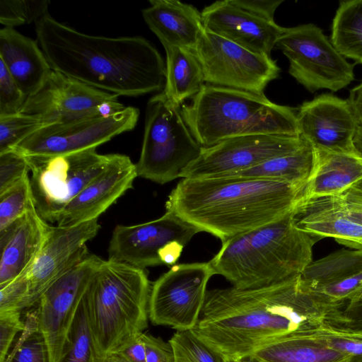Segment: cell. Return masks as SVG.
I'll use <instances>...</instances> for the list:
<instances>
[{
    "mask_svg": "<svg viewBox=\"0 0 362 362\" xmlns=\"http://www.w3.org/2000/svg\"><path fill=\"white\" fill-rule=\"evenodd\" d=\"M334 305L305 288L300 275L269 286L206 292L194 333L226 361L249 358L285 338L322 328Z\"/></svg>",
    "mask_w": 362,
    "mask_h": 362,
    "instance_id": "6da1fadb",
    "label": "cell"
},
{
    "mask_svg": "<svg viewBox=\"0 0 362 362\" xmlns=\"http://www.w3.org/2000/svg\"><path fill=\"white\" fill-rule=\"evenodd\" d=\"M35 25L37 43L53 70L117 95L163 90L165 63L144 37L88 35L48 13Z\"/></svg>",
    "mask_w": 362,
    "mask_h": 362,
    "instance_id": "7a4b0ae2",
    "label": "cell"
},
{
    "mask_svg": "<svg viewBox=\"0 0 362 362\" xmlns=\"http://www.w3.org/2000/svg\"><path fill=\"white\" fill-rule=\"evenodd\" d=\"M303 188L250 177L182 178L165 206L223 243L284 218Z\"/></svg>",
    "mask_w": 362,
    "mask_h": 362,
    "instance_id": "3957f363",
    "label": "cell"
},
{
    "mask_svg": "<svg viewBox=\"0 0 362 362\" xmlns=\"http://www.w3.org/2000/svg\"><path fill=\"white\" fill-rule=\"evenodd\" d=\"M294 223L293 210L284 218L222 243L209 261L215 274L238 289H254L298 276L313 261L319 240Z\"/></svg>",
    "mask_w": 362,
    "mask_h": 362,
    "instance_id": "277c9868",
    "label": "cell"
},
{
    "mask_svg": "<svg viewBox=\"0 0 362 362\" xmlns=\"http://www.w3.org/2000/svg\"><path fill=\"white\" fill-rule=\"evenodd\" d=\"M151 286L145 269L103 260L82 298L100 362L148 327Z\"/></svg>",
    "mask_w": 362,
    "mask_h": 362,
    "instance_id": "5b68a950",
    "label": "cell"
},
{
    "mask_svg": "<svg viewBox=\"0 0 362 362\" xmlns=\"http://www.w3.org/2000/svg\"><path fill=\"white\" fill-rule=\"evenodd\" d=\"M181 111L202 147L245 135H300L297 109L276 104L264 94L205 83Z\"/></svg>",
    "mask_w": 362,
    "mask_h": 362,
    "instance_id": "8992f818",
    "label": "cell"
},
{
    "mask_svg": "<svg viewBox=\"0 0 362 362\" xmlns=\"http://www.w3.org/2000/svg\"><path fill=\"white\" fill-rule=\"evenodd\" d=\"M202 146L183 119L181 106L162 90L147 103L138 177L164 185L177 177L200 154Z\"/></svg>",
    "mask_w": 362,
    "mask_h": 362,
    "instance_id": "52a82bcc",
    "label": "cell"
},
{
    "mask_svg": "<svg viewBox=\"0 0 362 362\" xmlns=\"http://www.w3.org/2000/svg\"><path fill=\"white\" fill-rule=\"evenodd\" d=\"M112 154L96 149L54 156H26L35 208L57 223L65 206L108 165Z\"/></svg>",
    "mask_w": 362,
    "mask_h": 362,
    "instance_id": "ba28073f",
    "label": "cell"
},
{
    "mask_svg": "<svg viewBox=\"0 0 362 362\" xmlns=\"http://www.w3.org/2000/svg\"><path fill=\"white\" fill-rule=\"evenodd\" d=\"M275 48L288 59L289 74L311 93L337 91L354 79L355 64L348 62L313 23L284 28Z\"/></svg>",
    "mask_w": 362,
    "mask_h": 362,
    "instance_id": "9c48e42d",
    "label": "cell"
},
{
    "mask_svg": "<svg viewBox=\"0 0 362 362\" xmlns=\"http://www.w3.org/2000/svg\"><path fill=\"white\" fill-rule=\"evenodd\" d=\"M199 230L172 211L158 219L132 226L117 225L108 246V259L145 269L173 266Z\"/></svg>",
    "mask_w": 362,
    "mask_h": 362,
    "instance_id": "30bf717a",
    "label": "cell"
},
{
    "mask_svg": "<svg viewBox=\"0 0 362 362\" xmlns=\"http://www.w3.org/2000/svg\"><path fill=\"white\" fill-rule=\"evenodd\" d=\"M215 275L209 262L172 266L151 286L148 318L176 331L193 329L201 315L207 284Z\"/></svg>",
    "mask_w": 362,
    "mask_h": 362,
    "instance_id": "8fae6325",
    "label": "cell"
},
{
    "mask_svg": "<svg viewBox=\"0 0 362 362\" xmlns=\"http://www.w3.org/2000/svg\"><path fill=\"white\" fill-rule=\"evenodd\" d=\"M194 51L202 64L205 83L210 85L264 94L267 86L281 71L271 57L206 30Z\"/></svg>",
    "mask_w": 362,
    "mask_h": 362,
    "instance_id": "7c38bea8",
    "label": "cell"
},
{
    "mask_svg": "<svg viewBox=\"0 0 362 362\" xmlns=\"http://www.w3.org/2000/svg\"><path fill=\"white\" fill-rule=\"evenodd\" d=\"M139 111L125 107L110 116H95L46 125L21 142L14 150L25 156H54L96 148L133 129Z\"/></svg>",
    "mask_w": 362,
    "mask_h": 362,
    "instance_id": "4fadbf2b",
    "label": "cell"
},
{
    "mask_svg": "<svg viewBox=\"0 0 362 362\" xmlns=\"http://www.w3.org/2000/svg\"><path fill=\"white\" fill-rule=\"evenodd\" d=\"M103 259L88 253L54 280L35 305L50 362H58L69 343L73 322L88 284Z\"/></svg>",
    "mask_w": 362,
    "mask_h": 362,
    "instance_id": "5bb4252c",
    "label": "cell"
},
{
    "mask_svg": "<svg viewBox=\"0 0 362 362\" xmlns=\"http://www.w3.org/2000/svg\"><path fill=\"white\" fill-rule=\"evenodd\" d=\"M309 144L300 136L252 134L232 137L209 147L180 173L181 178L221 177Z\"/></svg>",
    "mask_w": 362,
    "mask_h": 362,
    "instance_id": "9a60e30c",
    "label": "cell"
},
{
    "mask_svg": "<svg viewBox=\"0 0 362 362\" xmlns=\"http://www.w3.org/2000/svg\"><path fill=\"white\" fill-rule=\"evenodd\" d=\"M118 96L52 70L42 88L27 98L21 112L39 117L45 125L110 116Z\"/></svg>",
    "mask_w": 362,
    "mask_h": 362,
    "instance_id": "2e32d148",
    "label": "cell"
},
{
    "mask_svg": "<svg viewBox=\"0 0 362 362\" xmlns=\"http://www.w3.org/2000/svg\"><path fill=\"white\" fill-rule=\"evenodd\" d=\"M100 229L98 218L74 226H52L40 254L25 273L28 292L20 311L33 307L54 280L89 253L86 244Z\"/></svg>",
    "mask_w": 362,
    "mask_h": 362,
    "instance_id": "e0dca14e",
    "label": "cell"
},
{
    "mask_svg": "<svg viewBox=\"0 0 362 362\" xmlns=\"http://www.w3.org/2000/svg\"><path fill=\"white\" fill-rule=\"evenodd\" d=\"M300 135L312 148L326 150L354 148L358 124L346 100L321 94L297 109Z\"/></svg>",
    "mask_w": 362,
    "mask_h": 362,
    "instance_id": "ac0fdd59",
    "label": "cell"
},
{
    "mask_svg": "<svg viewBox=\"0 0 362 362\" xmlns=\"http://www.w3.org/2000/svg\"><path fill=\"white\" fill-rule=\"evenodd\" d=\"M136 164L126 155L112 153L107 167L63 209L57 226H70L99 218L137 177Z\"/></svg>",
    "mask_w": 362,
    "mask_h": 362,
    "instance_id": "d6986e66",
    "label": "cell"
},
{
    "mask_svg": "<svg viewBox=\"0 0 362 362\" xmlns=\"http://www.w3.org/2000/svg\"><path fill=\"white\" fill-rule=\"evenodd\" d=\"M202 17L206 31L228 40L250 51L271 57L284 28L259 18L233 5L230 0L205 6Z\"/></svg>",
    "mask_w": 362,
    "mask_h": 362,
    "instance_id": "ffe728a7",
    "label": "cell"
},
{
    "mask_svg": "<svg viewBox=\"0 0 362 362\" xmlns=\"http://www.w3.org/2000/svg\"><path fill=\"white\" fill-rule=\"evenodd\" d=\"M52 226L40 215L34 204L0 231V287L29 270Z\"/></svg>",
    "mask_w": 362,
    "mask_h": 362,
    "instance_id": "44dd1931",
    "label": "cell"
},
{
    "mask_svg": "<svg viewBox=\"0 0 362 362\" xmlns=\"http://www.w3.org/2000/svg\"><path fill=\"white\" fill-rule=\"evenodd\" d=\"M312 148L311 170L296 205L339 196L362 181V156L354 148Z\"/></svg>",
    "mask_w": 362,
    "mask_h": 362,
    "instance_id": "7402d4cb",
    "label": "cell"
},
{
    "mask_svg": "<svg viewBox=\"0 0 362 362\" xmlns=\"http://www.w3.org/2000/svg\"><path fill=\"white\" fill-rule=\"evenodd\" d=\"M0 61L27 98L42 88L53 70L37 41L12 28L0 30Z\"/></svg>",
    "mask_w": 362,
    "mask_h": 362,
    "instance_id": "603a6c76",
    "label": "cell"
},
{
    "mask_svg": "<svg viewBox=\"0 0 362 362\" xmlns=\"http://www.w3.org/2000/svg\"><path fill=\"white\" fill-rule=\"evenodd\" d=\"M143 18L163 46L194 50L205 31L202 13L192 4L176 0H151Z\"/></svg>",
    "mask_w": 362,
    "mask_h": 362,
    "instance_id": "cb8c5ba5",
    "label": "cell"
},
{
    "mask_svg": "<svg viewBox=\"0 0 362 362\" xmlns=\"http://www.w3.org/2000/svg\"><path fill=\"white\" fill-rule=\"evenodd\" d=\"M293 218L298 229L312 236L332 238L353 249H362V225L346 214L337 197L295 205Z\"/></svg>",
    "mask_w": 362,
    "mask_h": 362,
    "instance_id": "d4e9b609",
    "label": "cell"
},
{
    "mask_svg": "<svg viewBox=\"0 0 362 362\" xmlns=\"http://www.w3.org/2000/svg\"><path fill=\"white\" fill-rule=\"evenodd\" d=\"M351 356L331 346L319 330L272 342L249 358L255 362H347Z\"/></svg>",
    "mask_w": 362,
    "mask_h": 362,
    "instance_id": "484cf974",
    "label": "cell"
},
{
    "mask_svg": "<svg viewBox=\"0 0 362 362\" xmlns=\"http://www.w3.org/2000/svg\"><path fill=\"white\" fill-rule=\"evenodd\" d=\"M165 83L167 97L182 106L188 98L197 95L205 84L202 64L191 49L165 45Z\"/></svg>",
    "mask_w": 362,
    "mask_h": 362,
    "instance_id": "4316f807",
    "label": "cell"
},
{
    "mask_svg": "<svg viewBox=\"0 0 362 362\" xmlns=\"http://www.w3.org/2000/svg\"><path fill=\"white\" fill-rule=\"evenodd\" d=\"M312 163L313 148L308 144L293 153L267 160L248 169L223 177L278 181L304 187L311 170Z\"/></svg>",
    "mask_w": 362,
    "mask_h": 362,
    "instance_id": "83f0119b",
    "label": "cell"
},
{
    "mask_svg": "<svg viewBox=\"0 0 362 362\" xmlns=\"http://www.w3.org/2000/svg\"><path fill=\"white\" fill-rule=\"evenodd\" d=\"M362 272V249L342 248L312 261L300 274L303 286L313 290Z\"/></svg>",
    "mask_w": 362,
    "mask_h": 362,
    "instance_id": "f1b7e54d",
    "label": "cell"
},
{
    "mask_svg": "<svg viewBox=\"0 0 362 362\" xmlns=\"http://www.w3.org/2000/svg\"><path fill=\"white\" fill-rule=\"evenodd\" d=\"M330 41L344 58L362 64V0L339 3L332 21Z\"/></svg>",
    "mask_w": 362,
    "mask_h": 362,
    "instance_id": "f546056e",
    "label": "cell"
},
{
    "mask_svg": "<svg viewBox=\"0 0 362 362\" xmlns=\"http://www.w3.org/2000/svg\"><path fill=\"white\" fill-rule=\"evenodd\" d=\"M25 328L4 362H50L45 339L39 330L35 310L29 312Z\"/></svg>",
    "mask_w": 362,
    "mask_h": 362,
    "instance_id": "4dcf8cb0",
    "label": "cell"
},
{
    "mask_svg": "<svg viewBox=\"0 0 362 362\" xmlns=\"http://www.w3.org/2000/svg\"><path fill=\"white\" fill-rule=\"evenodd\" d=\"M58 362H100L96 356L82 299L73 322L69 343Z\"/></svg>",
    "mask_w": 362,
    "mask_h": 362,
    "instance_id": "1f68e13d",
    "label": "cell"
},
{
    "mask_svg": "<svg viewBox=\"0 0 362 362\" xmlns=\"http://www.w3.org/2000/svg\"><path fill=\"white\" fill-rule=\"evenodd\" d=\"M320 330L362 334V286L349 298L329 311Z\"/></svg>",
    "mask_w": 362,
    "mask_h": 362,
    "instance_id": "d6a6232c",
    "label": "cell"
},
{
    "mask_svg": "<svg viewBox=\"0 0 362 362\" xmlns=\"http://www.w3.org/2000/svg\"><path fill=\"white\" fill-rule=\"evenodd\" d=\"M175 362H228L191 330L176 331L168 341Z\"/></svg>",
    "mask_w": 362,
    "mask_h": 362,
    "instance_id": "836d02e7",
    "label": "cell"
},
{
    "mask_svg": "<svg viewBox=\"0 0 362 362\" xmlns=\"http://www.w3.org/2000/svg\"><path fill=\"white\" fill-rule=\"evenodd\" d=\"M30 175L0 194V231L34 205Z\"/></svg>",
    "mask_w": 362,
    "mask_h": 362,
    "instance_id": "e575fe53",
    "label": "cell"
},
{
    "mask_svg": "<svg viewBox=\"0 0 362 362\" xmlns=\"http://www.w3.org/2000/svg\"><path fill=\"white\" fill-rule=\"evenodd\" d=\"M45 126L39 117L23 112L0 117V153L15 148Z\"/></svg>",
    "mask_w": 362,
    "mask_h": 362,
    "instance_id": "d590c367",
    "label": "cell"
},
{
    "mask_svg": "<svg viewBox=\"0 0 362 362\" xmlns=\"http://www.w3.org/2000/svg\"><path fill=\"white\" fill-rule=\"evenodd\" d=\"M49 1L1 0L0 23L6 28L36 23L47 13Z\"/></svg>",
    "mask_w": 362,
    "mask_h": 362,
    "instance_id": "8d00e7d4",
    "label": "cell"
},
{
    "mask_svg": "<svg viewBox=\"0 0 362 362\" xmlns=\"http://www.w3.org/2000/svg\"><path fill=\"white\" fill-rule=\"evenodd\" d=\"M30 173L25 156L12 149L0 153V194L15 185Z\"/></svg>",
    "mask_w": 362,
    "mask_h": 362,
    "instance_id": "74e56055",
    "label": "cell"
},
{
    "mask_svg": "<svg viewBox=\"0 0 362 362\" xmlns=\"http://www.w3.org/2000/svg\"><path fill=\"white\" fill-rule=\"evenodd\" d=\"M27 97L0 61V117L21 112Z\"/></svg>",
    "mask_w": 362,
    "mask_h": 362,
    "instance_id": "f35d334b",
    "label": "cell"
},
{
    "mask_svg": "<svg viewBox=\"0 0 362 362\" xmlns=\"http://www.w3.org/2000/svg\"><path fill=\"white\" fill-rule=\"evenodd\" d=\"M21 315L17 310L0 312V362H4L16 335L25 328Z\"/></svg>",
    "mask_w": 362,
    "mask_h": 362,
    "instance_id": "ab89813d",
    "label": "cell"
},
{
    "mask_svg": "<svg viewBox=\"0 0 362 362\" xmlns=\"http://www.w3.org/2000/svg\"><path fill=\"white\" fill-rule=\"evenodd\" d=\"M361 286L362 272L338 282L310 291L317 293L335 306L349 298Z\"/></svg>",
    "mask_w": 362,
    "mask_h": 362,
    "instance_id": "60d3db41",
    "label": "cell"
},
{
    "mask_svg": "<svg viewBox=\"0 0 362 362\" xmlns=\"http://www.w3.org/2000/svg\"><path fill=\"white\" fill-rule=\"evenodd\" d=\"M28 292V280L23 274L0 287V312L19 310Z\"/></svg>",
    "mask_w": 362,
    "mask_h": 362,
    "instance_id": "b9f144b4",
    "label": "cell"
},
{
    "mask_svg": "<svg viewBox=\"0 0 362 362\" xmlns=\"http://www.w3.org/2000/svg\"><path fill=\"white\" fill-rule=\"evenodd\" d=\"M141 337L145 344L146 362H175L173 350L169 341L144 332Z\"/></svg>",
    "mask_w": 362,
    "mask_h": 362,
    "instance_id": "7bdbcfd3",
    "label": "cell"
},
{
    "mask_svg": "<svg viewBox=\"0 0 362 362\" xmlns=\"http://www.w3.org/2000/svg\"><path fill=\"white\" fill-rule=\"evenodd\" d=\"M233 5L265 21H274V13L283 0H230Z\"/></svg>",
    "mask_w": 362,
    "mask_h": 362,
    "instance_id": "ee69618b",
    "label": "cell"
},
{
    "mask_svg": "<svg viewBox=\"0 0 362 362\" xmlns=\"http://www.w3.org/2000/svg\"><path fill=\"white\" fill-rule=\"evenodd\" d=\"M337 198L346 214L362 225V181Z\"/></svg>",
    "mask_w": 362,
    "mask_h": 362,
    "instance_id": "f6af8a7d",
    "label": "cell"
},
{
    "mask_svg": "<svg viewBox=\"0 0 362 362\" xmlns=\"http://www.w3.org/2000/svg\"><path fill=\"white\" fill-rule=\"evenodd\" d=\"M142 333L137 334L117 352H119L132 362H146L145 344L141 337Z\"/></svg>",
    "mask_w": 362,
    "mask_h": 362,
    "instance_id": "bcb514c9",
    "label": "cell"
},
{
    "mask_svg": "<svg viewBox=\"0 0 362 362\" xmlns=\"http://www.w3.org/2000/svg\"><path fill=\"white\" fill-rule=\"evenodd\" d=\"M320 331L327 337L329 344L333 348L352 356L362 354L361 341L333 336Z\"/></svg>",
    "mask_w": 362,
    "mask_h": 362,
    "instance_id": "7dc6e473",
    "label": "cell"
},
{
    "mask_svg": "<svg viewBox=\"0 0 362 362\" xmlns=\"http://www.w3.org/2000/svg\"><path fill=\"white\" fill-rule=\"evenodd\" d=\"M346 100L358 125L362 127V82L350 90Z\"/></svg>",
    "mask_w": 362,
    "mask_h": 362,
    "instance_id": "c3c4849f",
    "label": "cell"
},
{
    "mask_svg": "<svg viewBox=\"0 0 362 362\" xmlns=\"http://www.w3.org/2000/svg\"><path fill=\"white\" fill-rule=\"evenodd\" d=\"M354 149L362 156V127L358 126L353 139Z\"/></svg>",
    "mask_w": 362,
    "mask_h": 362,
    "instance_id": "681fc988",
    "label": "cell"
},
{
    "mask_svg": "<svg viewBox=\"0 0 362 362\" xmlns=\"http://www.w3.org/2000/svg\"><path fill=\"white\" fill-rule=\"evenodd\" d=\"M103 362H132L119 352H112L107 354Z\"/></svg>",
    "mask_w": 362,
    "mask_h": 362,
    "instance_id": "f907efd6",
    "label": "cell"
},
{
    "mask_svg": "<svg viewBox=\"0 0 362 362\" xmlns=\"http://www.w3.org/2000/svg\"><path fill=\"white\" fill-rule=\"evenodd\" d=\"M324 332L325 333H327V334L333 335V336H336V337H341V338H344V339H352V340L358 341L362 342V334H337V333L328 332H325V331H324Z\"/></svg>",
    "mask_w": 362,
    "mask_h": 362,
    "instance_id": "816d5d0a",
    "label": "cell"
},
{
    "mask_svg": "<svg viewBox=\"0 0 362 362\" xmlns=\"http://www.w3.org/2000/svg\"><path fill=\"white\" fill-rule=\"evenodd\" d=\"M347 362H362V354L351 356Z\"/></svg>",
    "mask_w": 362,
    "mask_h": 362,
    "instance_id": "f5cc1de1",
    "label": "cell"
},
{
    "mask_svg": "<svg viewBox=\"0 0 362 362\" xmlns=\"http://www.w3.org/2000/svg\"><path fill=\"white\" fill-rule=\"evenodd\" d=\"M235 362H253V361L251 359H250L249 358H247L243 359V360H240V361H235Z\"/></svg>",
    "mask_w": 362,
    "mask_h": 362,
    "instance_id": "db71d44e",
    "label": "cell"
},
{
    "mask_svg": "<svg viewBox=\"0 0 362 362\" xmlns=\"http://www.w3.org/2000/svg\"><path fill=\"white\" fill-rule=\"evenodd\" d=\"M228 362H230V361H228Z\"/></svg>",
    "mask_w": 362,
    "mask_h": 362,
    "instance_id": "11a10c76",
    "label": "cell"
},
{
    "mask_svg": "<svg viewBox=\"0 0 362 362\" xmlns=\"http://www.w3.org/2000/svg\"><path fill=\"white\" fill-rule=\"evenodd\" d=\"M253 362H255V361H253Z\"/></svg>",
    "mask_w": 362,
    "mask_h": 362,
    "instance_id": "9f6ffc18",
    "label": "cell"
}]
</instances>
